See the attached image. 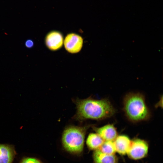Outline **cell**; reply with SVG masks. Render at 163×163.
I'll return each mask as SVG.
<instances>
[{
    "label": "cell",
    "mask_w": 163,
    "mask_h": 163,
    "mask_svg": "<svg viewBox=\"0 0 163 163\" xmlns=\"http://www.w3.org/2000/svg\"><path fill=\"white\" fill-rule=\"evenodd\" d=\"M33 41L31 40H28L25 42V45L28 48H31L34 46Z\"/></svg>",
    "instance_id": "cell-14"
},
{
    "label": "cell",
    "mask_w": 163,
    "mask_h": 163,
    "mask_svg": "<svg viewBox=\"0 0 163 163\" xmlns=\"http://www.w3.org/2000/svg\"><path fill=\"white\" fill-rule=\"evenodd\" d=\"M104 141L97 133H90L86 140V144L88 149L94 151L98 149Z\"/></svg>",
    "instance_id": "cell-11"
},
{
    "label": "cell",
    "mask_w": 163,
    "mask_h": 163,
    "mask_svg": "<svg viewBox=\"0 0 163 163\" xmlns=\"http://www.w3.org/2000/svg\"><path fill=\"white\" fill-rule=\"evenodd\" d=\"M102 152L109 155L115 154L116 152L113 141H104L98 149Z\"/></svg>",
    "instance_id": "cell-12"
},
{
    "label": "cell",
    "mask_w": 163,
    "mask_h": 163,
    "mask_svg": "<svg viewBox=\"0 0 163 163\" xmlns=\"http://www.w3.org/2000/svg\"><path fill=\"white\" fill-rule=\"evenodd\" d=\"M131 140L127 136H117L113 141L116 152L121 155L127 154L130 147Z\"/></svg>",
    "instance_id": "cell-9"
},
{
    "label": "cell",
    "mask_w": 163,
    "mask_h": 163,
    "mask_svg": "<svg viewBox=\"0 0 163 163\" xmlns=\"http://www.w3.org/2000/svg\"><path fill=\"white\" fill-rule=\"evenodd\" d=\"M64 43L67 51L71 53H76L80 51L82 47L83 39L78 34L70 33L66 36Z\"/></svg>",
    "instance_id": "cell-5"
},
{
    "label": "cell",
    "mask_w": 163,
    "mask_h": 163,
    "mask_svg": "<svg viewBox=\"0 0 163 163\" xmlns=\"http://www.w3.org/2000/svg\"><path fill=\"white\" fill-rule=\"evenodd\" d=\"M94 163H118V158L115 155H109L101 152L99 149L93 153Z\"/></svg>",
    "instance_id": "cell-10"
},
{
    "label": "cell",
    "mask_w": 163,
    "mask_h": 163,
    "mask_svg": "<svg viewBox=\"0 0 163 163\" xmlns=\"http://www.w3.org/2000/svg\"><path fill=\"white\" fill-rule=\"evenodd\" d=\"M149 148L148 143L146 141L139 138H135L131 140L127 154L131 159H141L147 156Z\"/></svg>",
    "instance_id": "cell-4"
},
{
    "label": "cell",
    "mask_w": 163,
    "mask_h": 163,
    "mask_svg": "<svg viewBox=\"0 0 163 163\" xmlns=\"http://www.w3.org/2000/svg\"><path fill=\"white\" fill-rule=\"evenodd\" d=\"M16 154L14 145L0 144V163H12Z\"/></svg>",
    "instance_id": "cell-8"
},
{
    "label": "cell",
    "mask_w": 163,
    "mask_h": 163,
    "mask_svg": "<svg viewBox=\"0 0 163 163\" xmlns=\"http://www.w3.org/2000/svg\"><path fill=\"white\" fill-rule=\"evenodd\" d=\"M19 163H43V162L37 158L25 156L21 159Z\"/></svg>",
    "instance_id": "cell-13"
},
{
    "label": "cell",
    "mask_w": 163,
    "mask_h": 163,
    "mask_svg": "<svg viewBox=\"0 0 163 163\" xmlns=\"http://www.w3.org/2000/svg\"><path fill=\"white\" fill-rule=\"evenodd\" d=\"M93 129L104 141H113L117 136L116 128L113 124H107L100 127H94Z\"/></svg>",
    "instance_id": "cell-7"
},
{
    "label": "cell",
    "mask_w": 163,
    "mask_h": 163,
    "mask_svg": "<svg viewBox=\"0 0 163 163\" xmlns=\"http://www.w3.org/2000/svg\"><path fill=\"white\" fill-rule=\"evenodd\" d=\"M75 102L77 112L75 117L80 120L103 119L112 116L115 112L112 104L107 99L90 98L77 99Z\"/></svg>",
    "instance_id": "cell-1"
},
{
    "label": "cell",
    "mask_w": 163,
    "mask_h": 163,
    "mask_svg": "<svg viewBox=\"0 0 163 163\" xmlns=\"http://www.w3.org/2000/svg\"><path fill=\"white\" fill-rule=\"evenodd\" d=\"M86 127L69 126L64 131L62 143L67 151L75 154H80L83 149Z\"/></svg>",
    "instance_id": "cell-3"
},
{
    "label": "cell",
    "mask_w": 163,
    "mask_h": 163,
    "mask_svg": "<svg viewBox=\"0 0 163 163\" xmlns=\"http://www.w3.org/2000/svg\"><path fill=\"white\" fill-rule=\"evenodd\" d=\"M123 109L127 117L133 122L146 120L150 112L143 95L139 93L127 94L123 101Z\"/></svg>",
    "instance_id": "cell-2"
},
{
    "label": "cell",
    "mask_w": 163,
    "mask_h": 163,
    "mask_svg": "<svg viewBox=\"0 0 163 163\" xmlns=\"http://www.w3.org/2000/svg\"><path fill=\"white\" fill-rule=\"evenodd\" d=\"M45 41V44L48 49L52 51H56L62 46L63 38L60 32L53 31L47 34Z\"/></svg>",
    "instance_id": "cell-6"
}]
</instances>
